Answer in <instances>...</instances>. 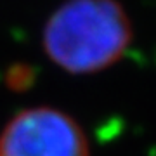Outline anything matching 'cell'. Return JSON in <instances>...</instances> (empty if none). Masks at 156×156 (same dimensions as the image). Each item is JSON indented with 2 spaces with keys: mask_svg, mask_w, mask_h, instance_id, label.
I'll use <instances>...</instances> for the list:
<instances>
[{
  "mask_svg": "<svg viewBox=\"0 0 156 156\" xmlns=\"http://www.w3.org/2000/svg\"><path fill=\"white\" fill-rule=\"evenodd\" d=\"M132 24L118 0H66L44 28L50 61L69 73H97L122 59Z\"/></svg>",
  "mask_w": 156,
  "mask_h": 156,
  "instance_id": "6da1fadb",
  "label": "cell"
},
{
  "mask_svg": "<svg viewBox=\"0 0 156 156\" xmlns=\"http://www.w3.org/2000/svg\"><path fill=\"white\" fill-rule=\"evenodd\" d=\"M28 76H30V73L23 66L12 68L9 71V85L12 89H24L28 85Z\"/></svg>",
  "mask_w": 156,
  "mask_h": 156,
  "instance_id": "3957f363",
  "label": "cell"
},
{
  "mask_svg": "<svg viewBox=\"0 0 156 156\" xmlns=\"http://www.w3.org/2000/svg\"><path fill=\"white\" fill-rule=\"evenodd\" d=\"M0 156H90L89 140L69 115L54 108L17 113L0 134Z\"/></svg>",
  "mask_w": 156,
  "mask_h": 156,
  "instance_id": "7a4b0ae2",
  "label": "cell"
}]
</instances>
